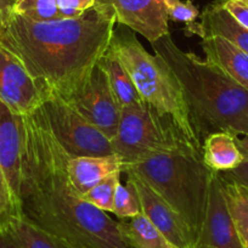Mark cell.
I'll return each instance as SVG.
<instances>
[{
	"mask_svg": "<svg viewBox=\"0 0 248 248\" xmlns=\"http://www.w3.org/2000/svg\"><path fill=\"white\" fill-rule=\"evenodd\" d=\"M123 161L116 154L108 156H84L68 159L67 174L79 196L116 171H122Z\"/></svg>",
	"mask_w": 248,
	"mask_h": 248,
	"instance_id": "obj_15",
	"label": "cell"
},
{
	"mask_svg": "<svg viewBox=\"0 0 248 248\" xmlns=\"http://www.w3.org/2000/svg\"><path fill=\"white\" fill-rule=\"evenodd\" d=\"M95 5L109 11L117 25L139 33L151 44L169 34L164 0H95Z\"/></svg>",
	"mask_w": 248,
	"mask_h": 248,
	"instance_id": "obj_10",
	"label": "cell"
},
{
	"mask_svg": "<svg viewBox=\"0 0 248 248\" xmlns=\"http://www.w3.org/2000/svg\"><path fill=\"white\" fill-rule=\"evenodd\" d=\"M140 213H142L141 204L132 181L128 179L125 185L119 183L114 195L113 214H116L119 219H125L132 218Z\"/></svg>",
	"mask_w": 248,
	"mask_h": 248,
	"instance_id": "obj_24",
	"label": "cell"
},
{
	"mask_svg": "<svg viewBox=\"0 0 248 248\" xmlns=\"http://www.w3.org/2000/svg\"><path fill=\"white\" fill-rule=\"evenodd\" d=\"M221 4L241 26L248 30V4L241 0H221Z\"/></svg>",
	"mask_w": 248,
	"mask_h": 248,
	"instance_id": "obj_27",
	"label": "cell"
},
{
	"mask_svg": "<svg viewBox=\"0 0 248 248\" xmlns=\"http://www.w3.org/2000/svg\"><path fill=\"white\" fill-rule=\"evenodd\" d=\"M13 11L22 17L37 22L62 18L56 0H16Z\"/></svg>",
	"mask_w": 248,
	"mask_h": 248,
	"instance_id": "obj_23",
	"label": "cell"
},
{
	"mask_svg": "<svg viewBox=\"0 0 248 248\" xmlns=\"http://www.w3.org/2000/svg\"><path fill=\"white\" fill-rule=\"evenodd\" d=\"M186 35H199L202 39L218 37L248 52V30L241 26L221 4V0L211 3L201 14L200 22L186 25Z\"/></svg>",
	"mask_w": 248,
	"mask_h": 248,
	"instance_id": "obj_14",
	"label": "cell"
},
{
	"mask_svg": "<svg viewBox=\"0 0 248 248\" xmlns=\"http://www.w3.org/2000/svg\"><path fill=\"white\" fill-rule=\"evenodd\" d=\"M21 214L76 248H128L117 221L83 201L71 184V158L50 129L42 106L21 116Z\"/></svg>",
	"mask_w": 248,
	"mask_h": 248,
	"instance_id": "obj_1",
	"label": "cell"
},
{
	"mask_svg": "<svg viewBox=\"0 0 248 248\" xmlns=\"http://www.w3.org/2000/svg\"><path fill=\"white\" fill-rule=\"evenodd\" d=\"M50 94L20 60L0 45V101L18 116L33 113Z\"/></svg>",
	"mask_w": 248,
	"mask_h": 248,
	"instance_id": "obj_9",
	"label": "cell"
},
{
	"mask_svg": "<svg viewBox=\"0 0 248 248\" xmlns=\"http://www.w3.org/2000/svg\"><path fill=\"white\" fill-rule=\"evenodd\" d=\"M0 170L5 180L14 214H21L22 125L21 116L0 101ZM13 214V216H14Z\"/></svg>",
	"mask_w": 248,
	"mask_h": 248,
	"instance_id": "obj_12",
	"label": "cell"
},
{
	"mask_svg": "<svg viewBox=\"0 0 248 248\" xmlns=\"http://www.w3.org/2000/svg\"><path fill=\"white\" fill-rule=\"evenodd\" d=\"M139 196L141 212L175 248H187L195 245L194 233L170 204L142 178L125 171Z\"/></svg>",
	"mask_w": 248,
	"mask_h": 248,
	"instance_id": "obj_11",
	"label": "cell"
},
{
	"mask_svg": "<svg viewBox=\"0 0 248 248\" xmlns=\"http://www.w3.org/2000/svg\"><path fill=\"white\" fill-rule=\"evenodd\" d=\"M116 25L113 15L96 5L79 17L45 22L13 11L0 26V45L45 90L66 100L107 52Z\"/></svg>",
	"mask_w": 248,
	"mask_h": 248,
	"instance_id": "obj_2",
	"label": "cell"
},
{
	"mask_svg": "<svg viewBox=\"0 0 248 248\" xmlns=\"http://www.w3.org/2000/svg\"><path fill=\"white\" fill-rule=\"evenodd\" d=\"M151 45L180 82L202 144L211 133L225 132L233 137L248 134L246 88L194 52L183 51L170 34Z\"/></svg>",
	"mask_w": 248,
	"mask_h": 248,
	"instance_id": "obj_3",
	"label": "cell"
},
{
	"mask_svg": "<svg viewBox=\"0 0 248 248\" xmlns=\"http://www.w3.org/2000/svg\"><path fill=\"white\" fill-rule=\"evenodd\" d=\"M221 185L229 212L240 236L248 231V187L223 178Z\"/></svg>",
	"mask_w": 248,
	"mask_h": 248,
	"instance_id": "obj_21",
	"label": "cell"
},
{
	"mask_svg": "<svg viewBox=\"0 0 248 248\" xmlns=\"http://www.w3.org/2000/svg\"><path fill=\"white\" fill-rule=\"evenodd\" d=\"M236 144H237L238 150L242 154L243 159H248V134L242 135V138H235Z\"/></svg>",
	"mask_w": 248,
	"mask_h": 248,
	"instance_id": "obj_32",
	"label": "cell"
},
{
	"mask_svg": "<svg viewBox=\"0 0 248 248\" xmlns=\"http://www.w3.org/2000/svg\"><path fill=\"white\" fill-rule=\"evenodd\" d=\"M65 101L109 140L116 137L122 109L112 94L106 73L99 62L84 83Z\"/></svg>",
	"mask_w": 248,
	"mask_h": 248,
	"instance_id": "obj_8",
	"label": "cell"
},
{
	"mask_svg": "<svg viewBox=\"0 0 248 248\" xmlns=\"http://www.w3.org/2000/svg\"><path fill=\"white\" fill-rule=\"evenodd\" d=\"M0 248H21L1 225H0Z\"/></svg>",
	"mask_w": 248,
	"mask_h": 248,
	"instance_id": "obj_30",
	"label": "cell"
},
{
	"mask_svg": "<svg viewBox=\"0 0 248 248\" xmlns=\"http://www.w3.org/2000/svg\"><path fill=\"white\" fill-rule=\"evenodd\" d=\"M109 51L132 78L144 104L175 122L185 135L202 146L180 82L170 66L142 46L132 30L114 28Z\"/></svg>",
	"mask_w": 248,
	"mask_h": 248,
	"instance_id": "obj_4",
	"label": "cell"
},
{
	"mask_svg": "<svg viewBox=\"0 0 248 248\" xmlns=\"http://www.w3.org/2000/svg\"><path fill=\"white\" fill-rule=\"evenodd\" d=\"M178 1H180V0H164V4H166L167 9H169V8H171L173 5H175Z\"/></svg>",
	"mask_w": 248,
	"mask_h": 248,
	"instance_id": "obj_35",
	"label": "cell"
},
{
	"mask_svg": "<svg viewBox=\"0 0 248 248\" xmlns=\"http://www.w3.org/2000/svg\"><path fill=\"white\" fill-rule=\"evenodd\" d=\"M62 18H76L94 8L95 0H56Z\"/></svg>",
	"mask_w": 248,
	"mask_h": 248,
	"instance_id": "obj_25",
	"label": "cell"
},
{
	"mask_svg": "<svg viewBox=\"0 0 248 248\" xmlns=\"http://www.w3.org/2000/svg\"><path fill=\"white\" fill-rule=\"evenodd\" d=\"M199 242L214 248H243L224 197L221 178L217 171L212 175Z\"/></svg>",
	"mask_w": 248,
	"mask_h": 248,
	"instance_id": "obj_13",
	"label": "cell"
},
{
	"mask_svg": "<svg viewBox=\"0 0 248 248\" xmlns=\"http://www.w3.org/2000/svg\"><path fill=\"white\" fill-rule=\"evenodd\" d=\"M121 173L122 171H116L107 175L100 183L93 186L89 191L82 195L80 199L93 204L100 211L113 213L114 195H116L117 186L121 183Z\"/></svg>",
	"mask_w": 248,
	"mask_h": 248,
	"instance_id": "obj_22",
	"label": "cell"
},
{
	"mask_svg": "<svg viewBox=\"0 0 248 248\" xmlns=\"http://www.w3.org/2000/svg\"><path fill=\"white\" fill-rule=\"evenodd\" d=\"M16 0H0V26L5 22L6 18L13 13L14 4Z\"/></svg>",
	"mask_w": 248,
	"mask_h": 248,
	"instance_id": "obj_31",
	"label": "cell"
},
{
	"mask_svg": "<svg viewBox=\"0 0 248 248\" xmlns=\"http://www.w3.org/2000/svg\"><path fill=\"white\" fill-rule=\"evenodd\" d=\"M235 138L225 132L207 135L202 144V159L211 170L221 173L237 168L242 163L243 156L238 150Z\"/></svg>",
	"mask_w": 248,
	"mask_h": 248,
	"instance_id": "obj_17",
	"label": "cell"
},
{
	"mask_svg": "<svg viewBox=\"0 0 248 248\" xmlns=\"http://www.w3.org/2000/svg\"><path fill=\"white\" fill-rule=\"evenodd\" d=\"M111 144L123 164L159 155H202V146L186 137L170 117L146 104L122 109Z\"/></svg>",
	"mask_w": 248,
	"mask_h": 248,
	"instance_id": "obj_6",
	"label": "cell"
},
{
	"mask_svg": "<svg viewBox=\"0 0 248 248\" xmlns=\"http://www.w3.org/2000/svg\"><path fill=\"white\" fill-rule=\"evenodd\" d=\"M13 214L14 211L8 187H6L5 180H4V176L0 170V225L6 220L9 216H13Z\"/></svg>",
	"mask_w": 248,
	"mask_h": 248,
	"instance_id": "obj_28",
	"label": "cell"
},
{
	"mask_svg": "<svg viewBox=\"0 0 248 248\" xmlns=\"http://www.w3.org/2000/svg\"><path fill=\"white\" fill-rule=\"evenodd\" d=\"M187 248H214V247H212V246H208V245H204V243L197 242V243H195V245L190 246V247H187Z\"/></svg>",
	"mask_w": 248,
	"mask_h": 248,
	"instance_id": "obj_34",
	"label": "cell"
},
{
	"mask_svg": "<svg viewBox=\"0 0 248 248\" xmlns=\"http://www.w3.org/2000/svg\"><path fill=\"white\" fill-rule=\"evenodd\" d=\"M125 171L135 173L154 187L185 220L199 242L214 173L203 163L202 155H159L123 164L122 173Z\"/></svg>",
	"mask_w": 248,
	"mask_h": 248,
	"instance_id": "obj_5",
	"label": "cell"
},
{
	"mask_svg": "<svg viewBox=\"0 0 248 248\" xmlns=\"http://www.w3.org/2000/svg\"><path fill=\"white\" fill-rule=\"evenodd\" d=\"M220 176L225 180L235 181L248 187V159H243L242 163L235 169L228 171H221Z\"/></svg>",
	"mask_w": 248,
	"mask_h": 248,
	"instance_id": "obj_29",
	"label": "cell"
},
{
	"mask_svg": "<svg viewBox=\"0 0 248 248\" xmlns=\"http://www.w3.org/2000/svg\"><path fill=\"white\" fill-rule=\"evenodd\" d=\"M117 228L128 248H175L142 213L119 219Z\"/></svg>",
	"mask_w": 248,
	"mask_h": 248,
	"instance_id": "obj_19",
	"label": "cell"
},
{
	"mask_svg": "<svg viewBox=\"0 0 248 248\" xmlns=\"http://www.w3.org/2000/svg\"><path fill=\"white\" fill-rule=\"evenodd\" d=\"M1 226L21 248H76L65 240L40 229L22 214L9 216Z\"/></svg>",
	"mask_w": 248,
	"mask_h": 248,
	"instance_id": "obj_18",
	"label": "cell"
},
{
	"mask_svg": "<svg viewBox=\"0 0 248 248\" xmlns=\"http://www.w3.org/2000/svg\"><path fill=\"white\" fill-rule=\"evenodd\" d=\"M99 63L106 73L111 92L121 109L144 104L130 76L109 50L99 60Z\"/></svg>",
	"mask_w": 248,
	"mask_h": 248,
	"instance_id": "obj_20",
	"label": "cell"
},
{
	"mask_svg": "<svg viewBox=\"0 0 248 248\" xmlns=\"http://www.w3.org/2000/svg\"><path fill=\"white\" fill-rule=\"evenodd\" d=\"M50 129L71 158L114 154L111 140L57 95H49L42 105Z\"/></svg>",
	"mask_w": 248,
	"mask_h": 248,
	"instance_id": "obj_7",
	"label": "cell"
},
{
	"mask_svg": "<svg viewBox=\"0 0 248 248\" xmlns=\"http://www.w3.org/2000/svg\"><path fill=\"white\" fill-rule=\"evenodd\" d=\"M241 1H243V3H246V4H248V0H241Z\"/></svg>",
	"mask_w": 248,
	"mask_h": 248,
	"instance_id": "obj_36",
	"label": "cell"
},
{
	"mask_svg": "<svg viewBox=\"0 0 248 248\" xmlns=\"http://www.w3.org/2000/svg\"><path fill=\"white\" fill-rule=\"evenodd\" d=\"M240 238L241 242H242L243 248H248V231L247 232L242 233V235H240Z\"/></svg>",
	"mask_w": 248,
	"mask_h": 248,
	"instance_id": "obj_33",
	"label": "cell"
},
{
	"mask_svg": "<svg viewBox=\"0 0 248 248\" xmlns=\"http://www.w3.org/2000/svg\"><path fill=\"white\" fill-rule=\"evenodd\" d=\"M200 16V11L192 1H178L175 5L168 9L169 20L176 21V22H184L186 25L195 22Z\"/></svg>",
	"mask_w": 248,
	"mask_h": 248,
	"instance_id": "obj_26",
	"label": "cell"
},
{
	"mask_svg": "<svg viewBox=\"0 0 248 248\" xmlns=\"http://www.w3.org/2000/svg\"><path fill=\"white\" fill-rule=\"evenodd\" d=\"M204 60L248 90V52L223 38L202 39Z\"/></svg>",
	"mask_w": 248,
	"mask_h": 248,
	"instance_id": "obj_16",
	"label": "cell"
}]
</instances>
